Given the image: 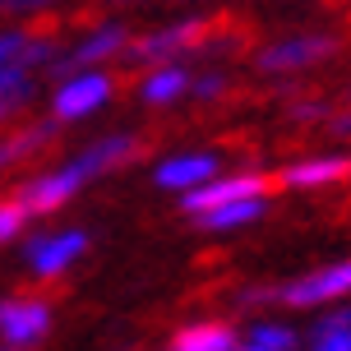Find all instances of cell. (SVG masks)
I'll use <instances>...</instances> for the list:
<instances>
[{
    "mask_svg": "<svg viewBox=\"0 0 351 351\" xmlns=\"http://www.w3.org/2000/svg\"><path fill=\"white\" fill-rule=\"evenodd\" d=\"M213 23H217V14L213 19H180V23H171V28H158V33L139 37V42H125V60L130 65H167V60H176V56H190V51H204L213 37Z\"/></svg>",
    "mask_w": 351,
    "mask_h": 351,
    "instance_id": "1",
    "label": "cell"
},
{
    "mask_svg": "<svg viewBox=\"0 0 351 351\" xmlns=\"http://www.w3.org/2000/svg\"><path fill=\"white\" fill-rule=\"evenodd\" d=\"M47 333H51V305L42 296L0 300V347H37Z\"/></svg>",
    "mask_w": 351,
    "mask_h": 351,
    "instance_id": "2",
    "label": "cell"
},
{
    "mask_svg": "<svg viewBox=\"0 0 351 351\" xmlns=\"http://www.w3.org/2000/svg\"><path fill=\"white\" fill-rule=\"evenodd\" d=\"M351 291V259L347 263H328V268H319L310 278L300 282H287L273 291L278 305H291V310H310V305H328V300H342Z\"/></svg>",
    "mask_w": 351,
    "mask_h": 351,
    "instance_id": "3",
    "label": "cell"
},
{
    "mask_svg": "<svg viewBox=\"0 0 351 351\" xmlns=\"http://www.w3.org/2000/svg\"><path fill=\"white\" fill-rule=\"evenodd\" d=\"M111 93H116L111 74H102V70H79V74H70L65 84L56 88L51 111H56V121H84V116H93V111H97Z\"/></svg>",
    "mask_w": 351,
    "mask_h": 351,
    "instance_id": "4",
    "label": "cell"
},
{
    "mask_svg": "<svg viewBox=\"0 0 351 351\" xmlns=\"http://www.w3.org/2000/svg\"><path fill=\"white\" fill-rule=\"evenodd\" d=\"M278 190H282V176H259V171L227 176V180H213L204 190H185V213H204L217 208V204H231V199H268Z\"/></svg>",
    "mask_w": 351,
    "mask_h": 351,
    "instance_id": "5",
    "label": "cell"
},
{
    "mask_svg": "<svg viewBox=\"0 0 351 351\" xmlns=\"http://www.w3.org/2000/svg\"><path fill=\"white\" fill-rule=\"evenodd\" d=\"M337 51V37H324V33H300V37H287V42H273L259 51V70L268 74H287V70H305V65H319Z\"/></svg>",
    "mask_w": 351,
    "mask_h": 351,
    "instance_id": "6",
    "label": "cell"
},
{
    "mask_svg": "<svg viewBox=\"0 0 351 351\" xmlns=\"http://www.w3.org/2000/svg\"><path fill=\"white\" fill-rule=\"evenodd\" d=\"M125 42H130V33H125L121 23H106V28H97V33L79 37L65 56H56L51 74H56V79H70V74H79V70H93L97 60H106V56H121Z\"/></svg>",
    "mask_w": 351,
    "mask_h": 351,
    "instance_id": "7",
    "label": "cell"
},
{
    "mask_svg": "<svg viewBox=\"0 0 351 351\" xmlns=\"http://www.w3.org/2000/svg\"><path fill=\"white\" fill-rule=\"evenodd\" d=\"M88 176L79 171V167H60V171H51V176H37V180H28V185H19V204L33 213V217H42V213H56L65 199H74V190L84 185Z\"/></svg>",
    "mask_w": 351,
    "mask_h": 351,
    "instance_id": "8",
    "label": "cell"
},
{
    "mask_svg": "<svg viewBox=\"0 0 351 351\" xmlns=\"http://www.w3.org/2000/svg\"><path fill=\"white\" fill-rule=\"evenodd\" d=\"M88 250V231H60V236H37L28 241V263H33L42 278H56L65 273L79 254Z\"/></svg>",
    "mask_w": 351,
    "mask_h": 351,
    "instance_id": "9",
    "label": "cell"
},
{
    "mask_svg": "<svg viewBox=\"0 0 351 351\" xmlns=\"http://www.w3.org/2000/svg\"><path fill=\"white\" fill-rule=\"evenodd\" d=\"M134 158H143V139H134V134H111V139L93 143L84 158H74V167L93 180V176L116 171V167H125V162H134Z\"/></svg>",
    "mask_w": 351,
    "mask_h": 351,
    "instance_id": "10",
    "label": "cell"
},
{
    "mask_svg": "<svg viewBox=\"0 0 351 351\" xmlns=\"http://www.w3.org/2000/svg\"><path fill=\"white\" fill-rule=\"evenodd\" d=\"M213 171H217L213 153H180V158H167L158 167V185L162 190H194V185L213 180Z\"/></svg>",
    "mask_w": 351,
    "mask_h": 351,
    "instance_id": "11",
    "label": "cell"
},
{
    "mask_svg": "<svg viewBox=\"0 0 351 351\" xmlns=\"http://www.w3.org/2000/svg\"><path fill=\"white\" fill-rule=\"evenodd\" d=\"M333 180H351V158H310L282 171V185H291V190H315Z\"/></svg>",
    "mask_w": 351,
    "mask_h": 351,
    "instance_id": "12",
    "label": "cell"
},
{
    "mask_svg": "<svg viewBox=\"0 0 351 351\" xmlns=\"http://www.w3.org/2000/svg\"><path fill=\"white\" fill-rule=\"evenodd\" d=\"M263 213V199H231V204H217V208H204V213H190L199 231H231V227H245Z\"/></svg>",
    "mask_w": 351,
    "mask_h": 351,
    "instance_id": "13",
    "label": "cell"
},
{
    "mask_svg": "<svg viewBox=\"0 0 351 351\" xmlns=\"http://www.w3.org/2000/svg\"><path fill=\"white\" fill-rule=\"evenodd\" d=\"M236 342L241 337H236L231 324H190V328H180L171 337V347H180V351H231Z\"/></svg>",
    "mask_w": 351,
    "mask_h": 351,
    "instance_id": "14",
    "label": "cell"
},
{
    "mask_svg": "<svg viewBox=\"0 0 351 351\" xmlns=\"http://www.w3.org/2000/svg\"><path fill=\"white\" fill-rule=\"evenodd\" d=\"M190 93V74L180 70V65H158V70L143 79V102H153V106H167V102H176V97H185Z\"/></svg>",
    "mask_w": 351,
    "mask_h": 351,
    "instance_id": "15",
    "label": "cell"
},
{
    "mask_svg": "<svg viewBox=\"0 0 351 351\" xmlns=\"http://www.w3.org/2000/svg\"><path fill=\"white\" fill-rule=\"evenodd\" d=\"M310 347L319 351H351V324H333V319H319L310 337H305Z\"/></svg>",
    "mask_w": 351,
    "mask_h": 351,
    "instance_id": "16",
    "label": "cell"
},
{
    "mask_svg": "<svg viewBox=\"0 0 351 351\" xmlns=\"http://www.w3.org/2000/svg\"><path fill=\"white\" fill-rule=\"evenodd\" d=\"M245 342L254 351H291V347H300V337L291 333V328H282V324H259Z\"/></svg>",
    "mask_w": 351,
    "mask_h": 351,
    "instance_id": "17",
    "label": "cell"
},
{
    "mask_svg": "<svg viewBox=\"0 0 351 351\" xmlns=\"http://www.w3.org/2000/svg\"><path fill=\"white\" fill-rule=\"evenodd\" d=\"M28 217H33V213L19 204V194H5V199H0V245H5V241H14L19 227H23Z\"/></svg>",
    "mask_w": 351,
    "mask_h": 351,
    "instance_id": "18",
    "label": "cell"
},
{
    "mask_svg": "<svg viewBox=\"0 0 351 351\" xmlns=\"http://www.w3.org/2000/svg\"><path fill=\"white\" fill-rule=\"evenodd\" d=\"M28 102H33V79H19L14 88H5L0 93V125H10Z\"/></svg>",
    "mask_w": 351,
    "mask_h": 351,
    "instance_id": "19",
    "label": "cell"
},
{
    "mask_svg": "<svg viewBox=\"0 0 351 351\" xmlns=\"http://www.w3.org/2000/svg\"><path fill=\"white\" fill-rule=\"evenodd\" d=\"M51 5H60V0H0V19H33L47 14Z\"/></svg>",
    "mask_w": 351,
    "mask_h": 351,
    "instance_id": "20",
    "label": "cell"
},
{
    "mask_svg": "<svg viewBox=\"0 0 351 351\" xmlns=\"http://www.w3.org/2000/svg\"><path fill=\"white\" fill-rule=\"evenodd\" d=\"M190 93L199 102H213V97H222L227 93V79L222 74H204V79H190Z\"/></svg>",
    "mask_w": 351,
    "mask_h": 351,
    "instance_id": "21",
    "label": "cell"
},
{
    "mask_svg": "<svg viewBox=\"0 0 351 351\" xmlns=\"http://www.w3.org/2000/svg\"><path fill=\"white\" fill-rule=\"evenodd\" d=\"M328 134H333V139H351V111H342V116L328 121Z\"/></svg>",
    "mask_w": 351,
    "mask_h": 351,
    "instance_id": "22",
    "label": "cell"
},
{
    "mask_svg": "<svg viewBox=\"0 0 351 351\" xmlns=\"http://www.w3.org/2000/svg\"><path fill=\"white\" fill-rule=\"evenodd\" d=\"M324 319H333V324H351V305H337L333 315H324Z\"/></svg>",
    "mask_w": 351,
    "mask_h": 351,
    "instance_id": "23",
    "label": "cell"
},
{
    "mask_svg": "<svg viewBox=\"0 0 351 351\" xmlns=\"http://www.w3.org/2000/svg\"><path fill=\"white\" fill-rule=\"evenodd\" d=\"M111 5H130V0H111Z\"/></svg>",
    "mask_w": 351,
    "mask_h": 351,
    "instance_id": "24",
    "label": "cell"
},
{
    "mask_svg": "<svg viewBox=\"0 0 351 351\" xmlns=\"http://www.w3.org/2000/svg\"><path fill=\"white\" fill-rule=\"evenodd\" d=\"M347 102H351V93H347Z\"/></svg>",
    "mask_w": 351,
    "mask_h": 351,
    "instance_id": "25",
    "label": "cell"
}]
</instances>
